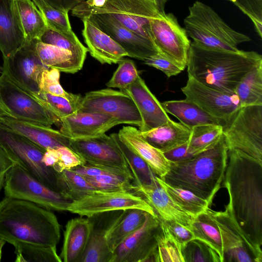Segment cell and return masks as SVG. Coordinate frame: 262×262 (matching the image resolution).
<instances>
[{
    "label": "cell",
    "mask_w": 262,
    "mask_h": 262,
    "mask_svg": "<svg viewBox=\"0 0 262 262\" xmlns=\"http://www.w3.org/2000/svg\"><path fill=\"white\" fill-rule=\"evenodd\" d=\"M16 255L15 262H61L56 247L26 243L13 244Z\"/></svg>",
    "instance_id": "38"
},
{
    "label": "cell",
    "mask_w": 262,
    "mask_h": 262,
    "mask_svg": "<svg viewBox=\"0 0 262 262\" xmlns=\"http://www.w3.org/2000/svg\"><path fill=\"white\" fill-rule=\"evenodd\" d=\"M227 151L223 134L214 145L195 157L170 162L169 171L161 179L170 186L192 192L210 206L224 179Z\"/></svg>",
    "instance_id": "4"
},
{
    "label": "cell",
    "mask_w": 262,
    "mask_h": 262,
    "mask_svg": "<svg viewBox=\"0 0 262 262\" xmlns=\"http://www.w3.org/2000/svg\"><path fill=\"white\" fill-rule=\"evenodd\" d=\"M118 63L117 69L106 85L123 90L135 81L139 74L133 60L122 59Z\"/></svg>",
    "instance_id": "47"
},
{
    "label": "cell",
    "mask_w": 262,
    "mask_h": 262,
    "mask_svg": "<svg viewBox=\"0 0 262 262\" xmlns=\"http://www.w3.org/2000/svg\"><path fill=\"white\" fill-rule=\"evenodd\" d=\"M184 29L193 42L204 48L238 51L237 46L251 40L230 27L210 6L196 1L189 7Z\"/></svg>",
    "instance_id": "5"
},
{
    "label": "cell",
    "mask_w": 262,
    "mask_h": 262,
    "mask_svg": "<svg viewBox=\"0 0 262 262\" xmlns=\"http://www.w3.org/2000/svg\"><path fill=\"white\" fill-rule=\"evenodd\" d=\"M161 10L157 0H85L71 10L81 20L98 13L121 14L150 20Z\"/></svg>",
    "instance_id": "16"
},
{
    "label": "cell",
    "mask_w": 262,
    "mask_h": 262,
    "mask_svg": "<svg viewBox=\"0 0 262 262\" xmlns=\"http://www.w3.org/2000/svg\"><path fill=\"white\" fill-rule=\"evenodd\" d=\"M42 13L48 28L73 40L78 39L72 29L68 12L50 5L45 0H32Z\"/></svg>",
    "instance_id": "39"
},
{
    "label": "cell",
    "mask_w": 262,
    "mask_h": 262,
    "mask_svg": "<svg viewBox=\"0 0 262 262\" xmlns=\"http://www.w3.org/2000/svg\"><path fill=\"white\" fill-rule=\"evenodd\" d=\"M3 188L5 196L28 201L50 210L67 211L72 201L36 179L18 162L7 172Z\"/></svg>",
    "instance_id": "8"
},
{
    "label": "cell",
    "mask_w": 262,
    "mask_h": 262,
    "mask_svg": "<svg viewBox=\"0 0 262 262\" xmlns=\"http://www.w3.org/2000/svg\"><path fill=\"white\" fill-rule=\"evenodd\" d=\"M161 103L166 113L176 117L180 122L187 127L204 124H217L222 122L211 116L193 102L185 98L179 100H169Z\"/></svg>",
    "instance_id": "31"
},
{
    "label": "cell",
    "mask_w": 262,
    "mask_h": 262,
    "mask_svg": "<svg viewBox=\"0 0 262 262\" xmlns=\"http://www.w3.org/2000/svg\"><path fill=\"white\" fill-rule=\"evenodd\" d=\"M57 149L58 161L53 169L58 172L64 170H71L78 165H83L86 162L71 148L61 146Z\"/></svg>",
    "instance_id": "50"
},
{
    "label": "cell",
    "mask_w": 262,
    "mask_h": 262,
    "mask_svg": "<svg viewBox=\"0 0 262 262\" xmlns=\"http://www.w3.org/2000/svg\"><path fill=\"white\" fill-rule=\"evenodd\" d=\"M224 250V261L254 262L245 240L227 209L216 211Z\"/></svg>",
    "instance_id": "26"
},
{
    "label": "cell",
    "mask_w": 262,
    "mask_h": 262,
    "mask_svg": "<svg viewBox=\"0 0 262 262\" xmlns=\"http://www.w3.org/2000/svg\"><path fill=\"white\" fill-rule=\"evenodd\" d=\"M70 148L86 163L131 172L119 146L105 133L91 138L70 139Z\"/></svg>",
    "instance_id": "15"
},
{
    "label": "cell",
    "mask_w": 262,
    "mask_h": 262,
    "mask_svg": "<svg viewBox=\"0 0 262 262\" xmlns=\"http://www.w3.org/2000/svg\"><path fill=\"white\" fill-rule=\"evenodd\" d=\"M223 186L226 206L254 262L262 261V162L236 149H228Z\"/></svg>",
    "instance_id": "1"
},
{
    "label": "cell",
    "mask_w": 262,
    "mask_h": 262,
    "mask_svg": "<svg viewBox=\"0 0 262 262\" xmlns=\"http://www.w3.org/2000/svg\"><path fill=\"white\" fill-rule=\"evenodd\" d=\"M40 40L43 43L69 50L84 59L88 52V48L82 45L79 39H70L49 28H47Z\"/></svg>",
    "instance_id": "45"
},
{
    "label": "cell",
    "mask_w": 262,
    "mask_h": 262,
    "mask_svg": "<svg viewBox=\"0 0 262 262\" xmlns=\"http://www.w3.org/2000/svg\"><path fill=\"white\" fill-rule=\"evenodd\" d=\"M184 262H221L218 254L204 242L194 238L182 248Z\"/></svg>",
    "instance_id": "43"
},
{
    "label": "cell",
    "mask_w": 262,
    "mask_h": 262,
    "mask_svg": "<svg viewBox=\"0 0 262 262\" xmlns=\"http://www.w3.org/2000/svg\"><path fill=\"white\" fill-rule=\"evenodd\" d=\"M147 212L139 209L124 210L106 235L107 245L113 252L127 237L139 229L144 224Z\"/></svg>",
    "instance_id": "33"
},
{
    "label": "cell",
    "mask_w": 262,
    "mask_h": 262,
    "mask_svg": "<svg viewBox=\"0 0 262 262\" xmlns=\"http://www.w3.org/2000/svg\"><path fill=\"white\" fill-rule=\"evenodd\" d=\"M26 43L40 39L48 28L45 19L32 0H14Z\"/></svg>",
    "instance_id": "34"
},
{
    "label": "cell",
    "mask_w": 262,
    "mask_h": 262,
    "mask_svg": "<svg viewBox=\"0 0 262 262\" xmlns=\"http://www.w3.org/2000/svg\"><path fill=\"white\" fill-rule=\"evenodd\" d=\"M60 132L70 139L91 138L105 133L120 123L106 114L78 112L59 119Z\"/></svg>",
    "instance_id": "20"
},
{
    "label": "cell",
    "mask_w": 262,
    "mask_h": 262,
    "mask_svg": "<svg viewBox=\"0 0 262 262\" xmlns=\"http://www.w3.org/2000/svg\"><path fill=\"white\" fill-rule=\"evenodd\" d=\"M0 146L36 179L52 190L69 196L61 173L42 162L46 149L1 126Z\"/></svg>",
    "instance_id": "7"
},
{
    "label": "cell",
    "mask_w": 262,
    "mask_h": 262,
    "mask_svg": "<svg viewBox=\"0 0 262 262\" xmlns=\"http://www.w3.org/2000/svg\"><path fill=\"white\" fill-rule=\"evenodd\" d=\"M82 35L91 55L100 63H118L127 52L108 35L104 33L89 19L82 20Z\"/></svg>",
    "instance_id": "24"
},
{
    "label": "cell",
    "mask_w": 262,
    "mask_h": 262,
    "mask_svg": "<svg viewBox=\"0 0 262 262\" xmlns=\"http://www.w3.org/2000/svg\"><path fill=\"white\" fill-rule=\"evenodd\" d=\"M262 63L254 51H231L208 49L190 43L187 66L188 77L220 91L233 93L242 79Z\"/></svg>",
    "instance_id": "2"
},
{
    "label": "cell",
    "mask_w": 262,
    "mask_h": 262,
    "mask_svg": "<svg viewBox=\"0 0 262 262\" xmlns=\"http://www.w3.org/2000/svg\"><path fill=\"white\" fill-rule=\"evenodd\" d=\"M224 128L217 124H204L191 129L189 145L200 152H203L214 145L223 134Z\"/></svg>",
    "instance_id": "42"
},
{
    "label": "cell",
    "mask_w": 262,
    "mask_h": 262,
    "mask_svg": "<svg viewBox=\"0 0 262 262\" xmlns=\"http://www.w3.org/2000/svg\"><path fill=\"white\" fill-rule=\"evenodd\" d=\"M42 161L46 166L53 168L58 161L57 149H47L44 154Z\"/></svg>",
    "instance_id": "57"
},
{
    "label": "cell",
    "mask_w": 262,
    "mask_h": 262,
    "mask_svg": "<svg viewBox=\"0 0 262 262\" xmlns=\"http://www.w3.org/2000/svg\"><path fill=\"white\" fill-rule=\"evenodd\" d=\"M84 177L92 186L99 190L132 192L133 190V179L129 177L107 174Z\"/></svg>",
    "instance_id": "44"
},
{
    "label": "cell",
    "mask_w": 262,
    "mask_h": 262,
    "mask_svg": "<svg viewBox=\"0 0 262 262\" xmlns=\"http://www.w3.org/2000/svg\"><path fill=\"white\" fill-rule=\"evenodd\" d=\"M186 98L193 102L206 113L219 119L225 129L242 107L237 95L206 86L188 77L181 88Z\"/></svg>",
    "instance_id": "12"
},
{
    "label": "cell",
    "mask_w": 262,
    "mask_h": 262,
    "mask_svg": "<svg viewBox=\"0 0 262 262\" xmlns=\"http://www.w3.org/2000/svg\"><path fill=\"white\" fill-rule=\"evenodd\" d=\"M0 126L20 135L45 149L61 146L70 148V138L51 127L21 121L12 117L0 119Z\"/></svg>",
    "instance_id": "23"
},
{
    "label": "cell",
    "mask_w": 262,
    "mask_h": 262,
    "mask_svg": "<svg viewBox=\"0 0 262 262\" xmlns=\"http://www.w3.org/2000/svg\"><path fill=\"white\" fill-rule=\"evenodd\" d=\"M160 221L162 232L159 238L157 249L148 261L184 262L181 246L170 234L164 224Z\"/></svg>",
    "instance_id": "40"
},
{
    "label": "cell",
    "mask_w": 262,
    "mask_h": 262,
    "mask_svg": "<svg viewBox=\"0 0 262 262\" xmlns=\"http://www.w3.org/2000/svg\"><path fill=\"white\" fill-rule=\"evenodd\" d=\"M118 135L146 162L157 177L162 179L169 171L170 162L163 152L143 139L139 129L131 126H123Z\"/></svg>",
    "instance_id": "27"
},
{
    "label": "cell",
    "mask_w": 262,
    "mask_h": 262,
    "mask_svg": "<svg viewBox=\"0 0 262 262\" xmlns=\"http://www.w3.org/2000/svg\"><path fill=\"white\" fill-rule=\"evenodd\" d=\"M6 242L2 239H0V251H2V249L5 245Z\"/></svg>",
    "instance_id": "60"
},
{
    "label": "cell",
    "mask_w": 262,
    "mask_h": 262,
    "mask_svg": "<svg viewBox=\"0 0 262 262\" xmlns=\"http://www.w3.org/2000/svg\"><path fill=\"white\" fill-rule=\"evenodd\" d=\"M132 208L141 209L157 216L144 199L133 192L126 191L97 190L73 200L67 211L88 217L99 213Z\"/></svg>",
    "instance_id": "11"
},
{
    "label": "cell",
    "mask_w": 262,
    "mask_h": 262,
    "mask_svg": "<svg viewBox=\"0 0 262 262\" xmlns=\"http://www.w3.org/2000/svg\"><path fill=\"white\" fill-rule=\"evenodd\" d=\"M162 232L157 215L147 213L143 225L114 250L110 262H146L155 253Z\"/></svg>",
    "instance_id": "14"
},
{
    "label": "cell",
    "mask_w": 262,
    "mask_h": 262,
    "mask_svg": "<svg viewBox=\"0 0 262 262\" xmlns=\"http://www.w3.org/2000/svg\"><path fill=\"white\" fill-rule=\"evenodd\" d=\"M60 225L52 210L31 202L5 196L0 201V239L56 247Z\"/></svg>",
    "instance_id": "3"
},
{
    "label": "cell",
    "mask_w": 262,
    "mask_h": 262,
    "mask_svg": "<svg viewBox=\"0 0 262 262\" xmlns=\"http://www.w3.org/2000/svg\"><path fill=\"white\" fill-rule=\"evenodd\" d=\"M201 152L191 147L188 142L164 152V155L170 162H178L192 158Z\"/></svg>",
    "instance_id": "54"
},
{
    "label": "cell",
    "mask_w": 262,
    "mask_h": 262,
    "mask_svg": "<svg viewBox=\"0 0 262 262\" xmlns=\"http://www.w3.org/2000/svg\"><path fill=\"white\" fill-rule=\"evenodd\" d=\"M16 163L0 146V192L4 187L7 172Z\"/></svg>",
    "instance_id": "55"
},
{
    "label": "cell",
    "mask_w": 262,
    "mask_h": 262,
    "mask_svg": "<svg viewBox=\"0 0 262 262\" xmlns=\"http://www.w3.org/2000/svg\"><path fill=\"white\" fill-rule=\"evenodd\" d=\"M26 44L14 0H0V51L10 59Z\"/></svg>",
    "instance_id": "22"
},
{
    "label": "cell",
    "mask_w": 262,
    "mask_h": 262,
    "mask_svg": "<svg viewBox=\"0 0 262 262\" xmlns=\"http://www.w3.org/2000/svg\"><path fill=\"white\" fill-rule=\"evenodd\" d=\"M2 251H0V261L1 260V258H2Z\"/></svg>",
    "instance_id": "62"
},
{
    "label": "cell",
    "mask_w": 262,
    "mask_h": 262,
    "mask_svg": "<svg viewBox=\"0 0 262 262\" xmlns=\"http://www.w3.org/2000/svg\"><path fill=\"white\" fill-rule=\"evenodd\" d=\"M91 230V222L87 217H75L67 222L59 255L62 261L80 262L86 249Z\"/></svg>",
    "instance_id": "28"
},
{
    "label": "cell",
    "mask_w": 262,
    "mask_h": 262,
    "mask_svg": "<svg viewBox=\"0 0 262 262\" xmlns=\"http://www.w3.org/2000/svg\"><path fill=\"white\" fill-rule=\"evenodd\" d=\"M159 219L182 248L188 242L194 238V235L191 229L173 221H164Z\"/></svg>",
    "instance_id": "53"
},
{
    "label": "cell",
    "mask_w": 262,
    "mask_h": 262,
    "mask_svg": "<svg viewBox=\"0 0 262 262\" xmlns=\"http://www.w3.org/2000/svg\"><path fill=\"white\" fill-rule=\"evenodd\" d=\"M144 63L162 71L167 77L176 76L184 70L177 63L158 53L146 59Z\"/></svg>",
    "instance_id": "52"
},
{
    "label": "cell",
    "mask_w": 262,
    "mask_h": 262,
    "mask_svg": "<svg viewBox=\"0 0 262 262\" xmlns=\"http://www.w3.org/2000/svg\"><path fill=\"white\" fill-rule=\"evenodd\" d=\"M223 135L228 149L239 150L262 162V105L242 106Z\"/></svg>",
    "instance_id": "9"
},
{
    "label": "cell",
    "mask_w": 262,
    "mask_h": 262,
    "mask_svg": "<svg viewBox=\"0 0 262 262\" xmlns=\"http://www.w3.org/2000/svg\"><path fill=\"white\" fill-rule=\"evenodd\" d=\"M110 136L121 150L133 177L135 185H151L157 181V176L146 162L140 157L119 136L113 133Z\"/></svg>",
    "instance_id": "35"
},
{
    "label": "cell",
    "mask_w": 262,
    "mask_h": 262,
    "mask_svg": "<svg viewBox=\"0 0 262 262\" xmlns=\"http://www.w3.org/2000/svg\"><path fill=\"white\" fill-rule=\"evenodd\" d=\"M61 173L68 189L69 196L74 200L97 190L82 175L71 170H64Z\"/></svg>",
    "instance_id": "48"
},
{
    "label": "cell",
    "mask_w": 262,
    "mask_h": 262,
    "mask_svg": "<svg viewBox=\"0 0 262 262\" xmlns=\"http://www.w3.org/2000/svg\"><path fill=\"white\" fill-rule=\"evenodd\" d=\"M233 3L252 21L256 32L262 37V0H226Z\"/></svg>",
    "instance_id": "49"
},
{
    "label": "cell",
    "mask_w": 262,
    "mask_h": 262,
    "mask_svg": "<svg viewBox=\"0 0 262 262\" xmlns=\"http://www.w3.org/2000/svg\"><path fill=\"white\" fill-rule=\"evenodd\" d=\"M123 210L99 213L88 217L91 230L85 251L80 262H110L113 252L106 240V235L121 216Z\"/></svg>",
    "instance_id": "19"
},
{
    "label": "cell",
    "mask_w": 262,
    "mask_h": 262,
    "mask_svg": "<svg viewBox=\"0 0 262 262\" xmlns=\"http://www.w3.org/2000/svg\"><path fill=\"white\" fill-rule=\"evenodd\" d=\"M50 5L62 11L69 12L77 4L85 0H45Z\"/></svg>",
    "instance_id": "56"
},
{
    "label": "cell",
    "mask_w": 262,
    "mask_h": 262,
    "mask_svg": "<svg viewBox=\"0 0 262 262\" xmlns=\"http://www.w3.org/2000/svg\"><path fill=\"white\" fill-rule=\"evenodd\" d=\"M141 134L148 143L164 153L188 142L191 129L170 119L156 128L141 132Z\"/></svg>",
    "instance_id": "29"
},
{
    "label": "cell",
    "mask_w": 262,
    "mask_h": 262,
    "mask_svg": "<svg viewBox=\"0 0 262 262\" xmlns=\"http://www.w3.org/2000/svg\"><path fill=\"white\" fill-rule=\"evenodd\" d=\"M132 192L144 199L159 218L173 221L191 229L194 217L171 200L157 180L149 185L133 184Z\"/></svg>",
    "instance_id": "21"
},
{
    "label": "cell",
    "mask_w": 262,
    "mask_h": 262,
    "mask_svg": "<svg viewBox=\"0 0 262 262\" xmlns=\"http://www.w3.org/2000/svg\"><path fill=\"white\" fill-rule=\"evenodd\" d=\"M71 170L83 177H96L101 175L112 174L125 176L133 179L132 174L130 172L118 168L91 164L88 163L78 165Z\"/></svg>",
    "instance_id": "51"
},
{
    "label": "cell",
    "mask_w": 262,
    "mask_h": 262,
    "mask_svg": "<svg viewBox=\"0 0 262 262\" xmlns=\"http://www.w3.org/2000/svg\"><path fill=\"white\" fill-rule=\"evenodd\" d=\"M234 92L242 106L262 105V63L242 79Z\"/></svg>",
    "instance_id": "36"
},
{
    "label": "cell",
    "mask_w": 262,
    "mask_h": 262,
    "mask_svg": "<svg viewBox=\"0 0 262 262\" xmlns=\"http://www.w3.org/2000/svg\"><path fill=\"white\" fill-rule=\"evenodd\" d=\"M149 34L159 53L185 69L191 42L173 14L161 11L150 19Z\"/></svg>",
    "instance_id": "10"
},
{
    "label": "cell",
    "mask_w": 262,
    "mask_h": 262,
    "mask_svg": "<svg viewBox=\"0 0 262 262\" xmlns=\"http://www.w3.org/2000/svg\"><path fill=\"white\" fill-rule=\"evenodd\" d=\"M169 0H157L161 10L164 11V6Z\"/></svg>",
    "instance_id": "59"
},
{
    "label": "cell",
    "mask_w": 262,
    "mask_h": 262,
    "mask_svg": "<svg viewBox=\"0 0 262 262\" xmlns=\"http://www.w3.org/2000/svg\"><path fill=\"white\" fill-rule=\"evenodd\" d=\"M121 91L132 98L139 112L142 119L139 129L141 132L156 128L170 119L161 103L139 75L126 89Z\"/></svg>",
    "instance_id": "18"
},
{
    "label": "cell",
    "mask_w": 262,
    "mask_h": 262,
    "mask_svg": "<svg viewBox=\"0 0 262 262\" xmlns=\"http://www.w3.org/2000/svg\"><path fill=\"white\" fill-rule=\"evenodd\" d=\"M156 179L171 200L193 217L194 218L209 208L210 205L206 200L192 192L170 186L157 176Z\"/></svg>",
    "instance_id": "37"
},
{
    "label": "cell",
    "mask_w": 262,
    "mask_h": 262,
    "mask_svg": "<svg viewBox=\"0 0 262 262\" xmlns=\"http://www.w3.org/2000/svg\"><path fill=\"white\" fill-rule=\"evenodd\" d=\"M6 117L14 118L10 111L5 105L0 98V119Z\"/></svg>",
    "instance_id": "58"
},
{
    "label": "cell",
    "mask_w": 262,
    "mask_h": 262,
    "mask_svg": "<svg viewBox=\"0 0 262 262\" xmlns=\"http://www.w3.org/2000/svg\"><path fill=\"white\" fill-rule=\"evenodd\" d=\"M36 54L41 62L49 68L60 72L75 73L82 68L85 59L71 51L38 40L35 45Z\"/></svg>",
    "instance_id": "30"
},
{
    "label": "cell",
    "mask_w": 262,
    "mask_h": 262,
    "mask_svg": "<svg viewBox=\"0 0 262 262\" xmlns=\"http://www.w3.org/2000/svg\"><path fill=\"white\" fill-rule=\"evenodd\" d=\"M60 71L56 69L45 70L41 74L38 82L39 92L74 99L79 95L66 92L59 82Z\"/></svg>",
    "instance_id": "46"
},
{
    "label": "cell",
    "mask_w": 262,
    "mask_h": 262,
    "mask_svg": "<svg viewBox=\"0 0 262 262\" xmlns=\"http://www.w3.org/2000/svg\"><path fill=\"white\" fill-rule=\"evenodd\" d=\"M37 94L43 105L59 120L76 113L81 108L82 97L79 95L70 99L46 93Z\"/></svg>",
    "instance_id": "41"
},
{
    "label": "cell",
    "mask_w": 262,
    "mask_h": 262,
    "mask_svg": "<svg viewBox=\"0 0 262 262\" xmlns=\"http://www.w3.org/2000/svg\"><path fill=\"white\" fill-rule=\"evenodd\" d=\"M34 40L26 43L10 59L9 65L15 77L23 84L35 93L39 92L38 82L42 72L49 69L38 58Z\"/></svg>",
    "instance_id": "25"
},
{
    "label": "cell",
    "mask_w": 262,
    "mask_h": 262,
    "mask_svg": "<svg viewBox=\"0 0 262 262\" xmlns=\"http://www.w3.org/2000/svg\"><path fill=\"white\" fill-rule=\"evenodd\" d=\"M2 71H3V67H2V66H0V74L2 73Z\"/></svg>",
    "instance_id": "61"
},
{
    "label": "cell",
    "mask_w": 262,
    "mask_h": 262,
    "mask_svg": "<svg viewBox=\"0 0 262 262\" xmlns=\"http://www.w3.org/2000/svg\"><path fill=\"white\" fill-rule=\"evenodd\" d=\"M88 19L120 45L130 57L144 61L159 53L150 40L126 28L108 14H94Z\"/></svg>",
    "instance_id": "17"
},
{
    "label": "cell",
    "mask_w": 262,
    "mask_h": 262,
    "mask_svg": "<svg viewBox=\"0 0 262 262\" xmlns=\"http://www.w3.org/2000/svg\"><path fill=\"white\" fill-rule=\"evenodd\" d=\"M191 229L194 238L200 239L211 247L224 261V250L215 211L210 208L193 219Z\"/></svg>",
    "instance_id": "32"
},
{
    "label": "cell",
    "mask_w": 262,
    "mask_h": 262,
    "mask_svg": "<svg viewBox=\"0 0 262 262\" xmlns=\"http://www.w3.org/2000/svg\"><path fill=\"white\" fill-rule=\"evenodd\" d=\"M79 112L110 115L120 124H141L139 112L132 98L125 92L110 89L88 92L82 98Z\"/></svg>",
    "instance_id": "13"
},
{
    "label": "cell",
    "mask_w": 262,
    "mask_h": 262,
    "mask_svg": "<svg viewBox=\"0 0 262 262\" xmlns=\"http://www.w3.org/2000/svg\"><path fill=\"white\" fill-rule=\"evenodd\" d=\"M0 74V98L14 118L51 127L59 120L41 102L37 94L20 82L14 76L8 59L3 58Z\"/></svg>",
    "instance_id": "6"
}]
</instances>
